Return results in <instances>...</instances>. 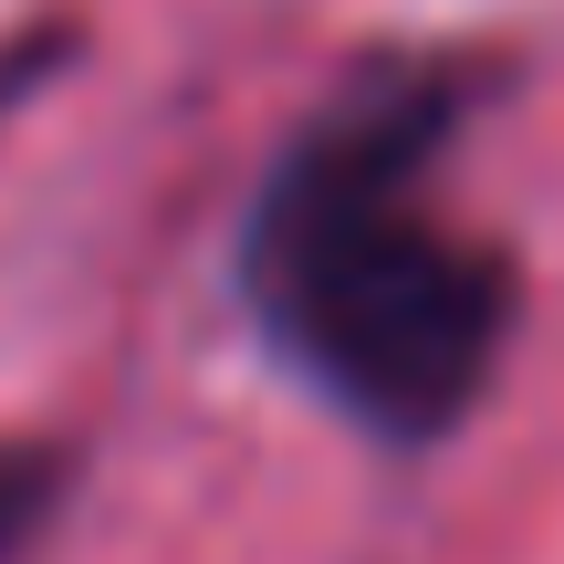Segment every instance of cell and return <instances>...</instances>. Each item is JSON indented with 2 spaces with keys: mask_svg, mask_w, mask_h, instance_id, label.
Instances as JSON below:
<instances>
[{
  "mask_svg": "<svg viewBox=\"0 0 564 564\" xmlns=\"http://www.w3.org/2000/svg\"><path fill=\"white\" fill-rule=\"evenodd\" d=\"M460 126L449 74H377L272 167L251 303L282 356L387 440H429L481 398L512 335V272L429 220L419 178Z\"/></svg>",
  "mask_w": 564,
  "mask_h": 564,
  "instance_id": "cell-1",
  "label": "cell"
},
{
  "mask_svg": "<svg viewBox=\"0 0 564 564\" xmlns=\"http://www.w3.org/2000/svg\"><path fill=\"white\" fill-rule=\"evenodd\" d=\"M32 502H42V460H0V544L32 523Z\"/></svg>",
  "mask_w": 564,
  "mask_h": 564,
  "instance_id": "cell-2",
  "label": "cell"
}]
</instances>
